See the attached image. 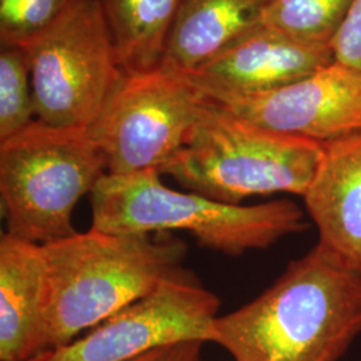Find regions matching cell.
<instances>
[{
    "label": "cell",
    "mask_w": 361,
    "mask_h": 361,
    "mask_svg": "<svg viewBox=\"0 0 361 361\" xmlns=\"http://www.w3.org/2000/svg\"><path fill=\"white\" fill-rule=\"evenodd\" d=\"M361 334V271L317 243L265 292L213 324L235 361H337Z\"/></svg>",
    "instance_id": "cell-1"
},
{
    "label": "cell",
    "mask_w": 361,
    "mask_h": 361,
    "mask_svg": "<svg viewBox=\"0 0 361 361\" xmlns=\"http://www.w3.org/2000/svg\"><path fill=\"white\" fill-rule=\"evenodd\" d=\"M47 269V345L74 341L182 268L188 245L170 233L111 234L91 226L42 245Z\"/></svg>",
    "instance_id": "cell-2"
},
{
    "label": "cell",
    "mask_w": 361,
    "mask_h": 361,
    "mask_svg": "<svg viewBox=\"0 0 361 361\" xmlns=\"http://www.w3.org/2000/svg\"><path fill=\"white\" fill-rule=\"evenodd\" d=\"M91 226L111 234L190 233L207 249L228 256L267 249L307 226L290 200L229 205L193 192H178L157 170L106 174L90 194Z\"/></svg>",
    "instance_id": "cell-3"
},
{
    "label": "cell",
    "mask_w": 361,
    "mask_h": 361,
    "mask_svg": "<svg viewBox=\"0 0 361 361\" xmlns=\"http://www.w3.org/2000/svg\"><path fill=\"white\" fill-rule=\"evenodd\" d=\"M323 145L264 129L209 98L190 138L164 170L188 192L241 205L255 195H304Z\"/></svg>",
    "instance_id": "cell-4"
},
{
    "label": "cell",
    "mask_w": 361,
    "mask_h": 361,
    "mask_svg": "<svg viewBox=\"0 0 361 361\" xmlns=\"http://www.w3.org/2000/svg\"><path fill=\"white\" fill-rule=\"evenodd\" d=\"M106 174V155L89 129L55 128L35 119L0 141L6 233L39 245L75 234L78 201Z\"/></svg>",
    "instance_id": "cell-5"
},
{
    "label": "cell",
    "mask_w": 361,
    "mask_h": 361,
    "mask_svg": "<svg viewBox=\"0 0 361 361\" xmlns=\"http://www.w3.org/2000/svg\"><path fill=\"white\" fill-rule=\"evenodd\" d=\"M37 119L89 129L126 75L99 0H85L25 47Z\"/></svg>",
    "instance_id": "cell-6"
},
{
    "label": "cell",
    "mask_w": 361,
    "mask_h": 361,
    "mask_svg": "<svg viewBox=\"0 0 361 361\" xmlns=\"http://www.w3.org/2000/svg\"><path fill=\"white\" fill-rule=\"evenodd\" d=\"M209 98L185 74L158 68L125 75L89 128L109 174L164 170L190 138Z\"/></svg>",
    "instance_id": "cell-7"
},
{
    "label": "cell",
    "mask_w": 361,
    "mask_h": 361,
    "mask_svg": "<svg viewBox=\"0 0 361 361\" xmlns=\"http://www.w3.org/2000/svg\"><path fill=\"white\" fill-rule=\"evenodd\" d=\"M219 305V297L180 268L86 335L54 348L51 361H130L177 343H212Z\"/></svg>",
    "instance_id": "cell-8"
},
{
    "label": "cell",
    "mask_w": 361,
    "mask_h": 361,
    "mask_svg": "<svg viewBox=\"0 0 361 361\" xmlns=\"http://www.w3.org/2000/svg\"><path fill=\"white\" fill-rule=\"evenodd\" d=\"M219 104L259 128L325 145L361 131V73L334 62L279 90Z\"/></svg>",
    "instance_id": "cell-9"
},
{
    "label": "cell",
    "mask_w": 361,
    "mask_h": 361,
    "mask_svg": "<svg viewBox=\"0 0 361 361\" xmlns=\"http://www.w3.org/2000/svg\"><path fill=\"white\" fill-rule=\"evenodd\" d=\"M334 62L331 46L307 43L261 25L186 77L207 98L228 104L279 90Z\"/></svg>",
    "instance_id": "cell-10"
},
{
    "label": "cell",
    "mask_w": 361,
    "mask_h": 361,
    "mask_svg": "<svg viewBox=\"0 0 361 361\" xmlns=\"http://www.w3.org/2000/svg\"><path fill=\"white\" fill-rule=\"evenodd\" d=\"M47 269L42 245L0 238V360L31 357L47 345Z\"/></svg>",
    "instance_id": "cell-11"
},
{
    "label": "cell",
    "mask_w": 361,
    "mask_h": 361,
    "mask_svg": "<svg viewBox=\"0 0 361 361\" xmlns=\"http://www.w3.org/2000/svg\"><path fill=\"white\" fill-rule=\"evenodd\" d=\"M323 157L302 195L319 243L361 271V131L323 145Z\"/></svg>",
    "instance_id": "cell-12"
},
{
    "label": "cell",
    "mask_w": 361,
    "mask_h": 361,
    "mask_svg": "<svg viewBox=\"0 0 361 361\" xmlns=\"http://www.w3.org/2000/svg\"><path fill=\"white\" fill-rule=\"evenodd\" d=\"M271 0H183L164 68L192 74L262 25Z\"/></svg>",
    "instance_id": "cell-13"
},
{
    "label": "cell",
    "mask_w": 361,
    "mask_h": 361,
    "mask_svg": "<svg viewBox=\"0 0 361 361\" xmlns=\"http://www.w3.org/2000/svg\"><path fill=\"white\" fill-rule=\"evenodd\" d=\"M99 1L123 73L134 75L161 68L183 0Z\"/></svg>",
    "instance_id": "cell-14"
},
{
    "label": "cell",
    "mask_w": 361,
    "mask_h": 361,
    "mask_svg": "<svg viewBox=\"0 0 361 361\" xmlns=\"http://www.w3.org/2000/svg\"><path fill=\"white\" fill-rule=\"evenodd\" d=\"M352 0H271L262 25L292 38L329 46Z\"/></svg>",
    "instance_id": "cell-15"
},
{
    "label": "cell",
    "mask_w": 361,
    "mask_h": 361,
    "mask_svg": "<svg viewBox=\"0 0 361 361\" xmlns=\"http://www.w3.org/2000/svg\"><path fill=\"white\" fill-rule=\"evenodd\" d=\"M37 119L28 54L25 47L0 52V141L26 129Z\"/></svg>",
    "instance_id": "cell-16"
},
{
    "label": "cell",
    "mask_w": 361,
    "mask_h": 361,
    "mask_svg": "<svg viewBox=\"0 0 361 361\" xmlns=\"http://www.w3.org/2000/svg\"><path fill=\"white\" fill-rule=\"evenodd\" d=\"M85 0H0L1 47H27Z\"/></svg>",
    "instance_id": "cell-17"
},
{
    "label": "cell",
    "mask_w": 361,
    "mask_h": 361,
    "mask_svg": "<svg viewBox=\"0 0 361 361\" xmlns=\"http://www.w3.org/2000/svg\"><path fill=\"white\" fill-rule=\"evenodd\" d=\"M329 46L336 62L361 73V0H352Z\"/></svg>",
    "instance_id": "cell-18"
},
{
    "label": "cell",
    "mask_w": 361,
    "mask_h": 361,
    "mask_svg": "<svg viewBox=\"0 0 361 361\" xmlns=\"http://www.w3.org/2000/svg\"><path fill=\"white\" fill-rule=\"evenodd\" d=\"M202 341H185L150 350L130 361H202Z\"/></svg>",
    "instance_id": "cell-19"
},
{
    "label": "cell",
    "mask_w": 361,
    "mask_h": 361,
    "mask_svg": "<svg viewBox=\"0 0 361 361\" xmlns=\"http://www.w3.org/2000/svg\"><path fill=\"white\" fill-rule=\"evenodd\" d=\"M52 353H54V349H46V350L40 352L38 355H34V356H31V357H27V359L16 361H51Z\"/></svg>",
    "instance_id": "cell-20"
}]
</instances>
